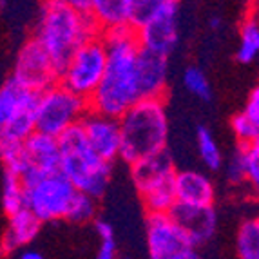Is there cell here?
<instances>
[{"mask_svg": "<svg viewBox=\"0 0 259 259\" xmlns=\"http://www.w3.org/2000/svg\"><path fill=\"white\" fill-rule=\"evenodd\" d=\"M18 257L20 259H42L44 254L38 250H35V248H31V246L27 245V246H24V248L18 250Z\"/></svg>", "mask_w": 259, "mask_h": 259, "instance_id": "obj_33", "label": "cell"}, {"mask_svg": "<svg viewBox=\"0 0 259 259\" xmlns=\"http://www.w3.org/2000/svg\"><path fill=\"white\" fill-rule=\"evenodd\" d=\"M196 145H198L199 160L207 170H220L223 167V151H221L220 143L214 138V134L208 127H199L196 131Z\"/></svg>", "mask_w": 259, "mask_h": 259, "instance_id": "obj_24", "label": "cell"}, {"mask_svg": "<svg viewBox=\"0 0 259 259\" xmlns=\"http://www.w3.org/2000/svg\"><path fill=\"white\" fill-rule=\"evenodd\" d=\"M2 4H4V0H0V6H2Z\"/></svg>", "mask_w": 259, "mask_h": 259, "instance_id": "obj_35", "label": "cell"}, {"mask_svg": "<svg viewBox=\"0 0 259 259\" xmlns=\"http://www.w3.org/2000/svg\"><path fill=\"white\" fill-rule=\"evenodd\" d=\"M26 207V190L22 178L4 172V183H2V208L6 214H13Z\"/></svg>", "mask_w": 259, "mask_h": 259, "instance_id": "obj_27", "label": "cell"}, {"mask_svg": "<svg viewBox=\"0 0 259 259\" xmlns=\"http://www.w3.org/2000/svg\"><path fill=\"white\" fill-rule=\"evenodd\" d=\"M230 129L238 143H255L259 142V120L246 116L239 111L230 118Z\"/></svg>", "mask_w": 259, "mask_h": 259, "instance_id": "obj_29", "label": "cell"}, {"mask_svg": "<svg viewBox=\"0 0 259 259\" xmlns=\"http://www.w3.org/2000/svg\"><path fill=\"white\" fill-rule=\"evenodd\" d=\"M98 199L96 196L85 194V192H80L76 190L73 201H71L69 208H67V214H65L64 221H69V223L74 225H87L95 221L98 218Z\"/></svg>", "mask_w": 259, "mask_h": 259, "instance_id": "obj_26", "label": "cell"}, {"mask_svg": "<svg viewBox=\"0 0 259 259\" xmlns=\"http://www.w3.org/2000/svg\"><path fill=\"white\" fill-rule=\"evenodd\" d=\"M58 140L60 165L58 170L74 185V189L85 194L102 198L112 178L111 161L102 160L85 142L80 123L65 129Z\"/></svg>", "mask_w": 259, "mask_h": 259, "instance_id": "obj_4", "label": "cell"}, {"mask_svg": "<svg viewBox=\"0 0 259 259\" xmlns=\"http://www.w3.org/2000/svg\"><path fill=\"white\" fill-rule=\"evenodd\" d=\"M259 56V20L257 13H248L239 26V42L236 49V60L243 65H250Z\"/></svg>", "mask_w": 259, "mask_h": 259, "instance_id": "obj_21", "label": "cell"}, {"mask_svg": "<svg viewBox=\"0 0 259 259\" xmlns=\"http://www.w3.org/2000/svg\"><path fill=\"white\" fill-rule=\"evenodd\" d=\"M36 93L18 83L15 78L0 85V138L24 142L35 133Z\"/></svg>", "mask_w": 259, "mask_h": 259, "instance_id": "obj_8", "label": "cell"}, {"mask_svg": "<svg viewBox=\"0 0 259 259\" xmlns=\"http://www.w3.org/2000/svg\"><path fill=\"white\" fill-rule=\"evenodd\" d=\"M142 205L147 214H161L170 212L176 205V194H174V176L167 182L156 183L138 192Z\"/></svg>", "mask_w": 259, "mask_h": 259, "instance_id": "obj_22", "label": "cell"}, {"mask_svg": "<svg viewBox=\"0 0 259 259\" xmlns=\"http://www.w3.org/2000/svg\"><path fill=\"white\" fill-rule=\"evenodd\" d=\"M98 33V27L89 13L71 9L55 0H44L33 36L48 49L49 55L62 67L67 56L80 44Z\"/></svg>", "mask_w": 259, "mask_h": 259, "instance_id": "obj_3", "label": "cell"}, {"mask_svg": "<svg viewBox=\"0 0 259 259\" xmlns=\"http://www.w3.org/2000/svg\"><path fill=\"white\" fill-rule=\"evenodd\" d=\"M178 225L187 232L198 248L212 241L218 230V214L214 205L210 207H189L176 203L170 210Z\"/></svg>", "mask_w": 259, "mask_h": 259, "instance_id": "obj_15", "label": "cell"}, {"mask_svg": "<svg viewBox=\"0 0 259 259\" xmlns=\"http://www.w3.org/2000/svg\"><path fill=\"white\" fill-rule=\"evenodd\" d=\"M107 46V65L98 87L89 96V109L120 118L140 100L136 85V56L140 44L134 27H120L102 33Z\"/></svg>", "mask_w": 259, "mask_h": 259, "instance_id": "obj_1", "label": "cell"}, {"mask_svg": "<svg viewBox=\"0 0 259 259\" xmlns=\"http://www.w3.org/2000/svg\"><path fill=\"white\" fill-rule=\"evenodd\" d=\"M89 111V100L76 95L62 82H55L36 93L35 125L36 131L60 136L65 129L80 123Z\"/></svg>", "mask_w": 259, "mask_h": 259, "instance_id": "obj_6", "label": "cell"}, {"mask_svg": "<svg viewBox=\"0 0 259 259\" xmlns=\"http://www.w3.org/2000/svg\"><path fill=\"white\" fill-rule=\"evenodd\" d=\"M107 65V46L102 33L87 38L62 64L58 82L76 95L89 100Z\"/></svg>", "mask_w": 259, "mask_h": 259, "instance_id": "obj_7", "label": "cell"}, {"mask_svg": "<svg viewBox=\"0 0 259 259\" xmlns=\"http://www.w3.org/2000/svg\"><path fill=\"white\" fill-rule=\"evenodd\" d=\"M133 0H91L89 15L100 33L131 26Z\"/></svg>", "mask_w": 259, "mask_h": 259, "instance_id": "obj_20", "label": "cell"}, {"mask_svg": "<svg viewBox=\"0 0 259 259\" xmlns=\"http://www.w3.org/2000/svg\"><path fill=\"white\" fill-rule=\"evenodd\" d=\"M147 254L152 259H194L198 246L178 225L170 212L147 214L145 220Z\"/></svg>", "mask_w": 259, "mask_h": 259, "instance_id": "obj_9", "label": "cell"}, {"mask_svg": "<svg viewBox=\"0 0 259 259\" xmlns=\"http://www.w3.org/2000/svg\"><path fill=\"white\" fill-rule=\"evenodd\" d=\"M24 151H26L27 158L26 176L58 170V165H60V147H58L56 136L35 131V133H31L24 140Z\"/></svg>", "mask_w": 259, "mask_h": 259, "instance_id": "obj_17", "label": "cell"}, {"mask_svg": "<svg viewBox=\"0 0 259 259\" xmlns=\"http://www.w3.org/2000/svg\"><path fill=\"white\" fill-rule=\"evenodd\" d=\"M95 230L96 236H98V257L100 259H114L118 255V243H116V236H114V229L112 225L105 220H98L95 221Z\"/></svg>", "mask_w": 259, "mask_h": 259, "instance_id": "obj_30", "label": "cell"}, {"mask_svg": "<svg viewBox=\"0 0 259 259\" xmlns=\"http://www.w3.org/2000/svg\"><path fill=\"white\" fill-rule=\"evenodd\" d=\"M174 194L176 203L189 207H210L216 203L214 180L203 170L183 168L174 172Z\"/></svg>", "mask_w": 259, "mask_h": 259, "instance_id": "obj_14", "label": "cell"}, {"mask_svg": "<svg viewBox=\"0 0 259 259\" xmlns=\"http://www.w3.org/2000/svg\"><path fill=\"white\" fill-rule=\"evenodd\" d=\"M140 48L170 56L180 42V2L168 4L134 26Z\"/></svg>", "mask_w": 259, "mask_h": 259, "instance_id": "obj_11", "label": "cell"}, {"mask_svg": "<svg viewBox=\"0 0 259 259\" xmlns=\"http://www.w3.org/2000/svg\"><path fill=\"white\" fill-rule=\"evenodd\" d=\"M170 76L168 56L140 48L136 56V85L140 98H165Z\"/></svg>", "mask_w": 259, "mask_h": 259, "instance_id": "obj_13", "label": "cell"}, {"mask_svg": "<svg viewBox=\"0 0 259 259\" xmlns=\"http://www.w3.org/2000/svg\"><path fill=\"white\" fill-rule=\"evenodd\" d=\"M58 76L60 65L35 36H29L18 48L11 78L31 91L40 93L51 83L58 82Z\"/></svg>", "mask_w": 259, "mask_h": 259, "instance_id": "obj_10", "label": "cell"}, {"mask_svg": "<svg viewBox=\"0 0 259 259\" xmlns=\"http://www.w3.org/2000/svg\"><path fill=\"white\" fill-rule=\"evenodd\" d=\"M80 127L85 136L87 145L105 161L114 163L120 160V121L118 118L109 116L104 112L89 111L80 120Z\"/></svg>", "mask_w": 259, "mask_h": 259, "instance_id": "obj_12", "label": "cell"}, {"mask_svg": "<svg viewBox=\"0 0 259 259\" xmlns=\"http://www.w3.org/2000/svg\"><path fill=\"white\" fill-rule=\"evenodd\" d=\"M236 255L239 259L259 257V220L246 218L236 232Z\"/></svg>", "mask_w": 259, "mask_h": 259, "instance_id": "obj_23", "label": "cell"}, {"mask_svg": "<svg viewBox=\"0 0 259 259\" xmlns=\"http://www.w3.org/2000/svg\"><path fill=\"white\" fill-rule=\"evenodd\" d=\"M129 167H131V178H133V183L138 192L143 189H147V187L156 185V183L167 182L176 172V167H174L167 151L134 161Z\"/></svg>", "mask_w": 259, "mask_h": 259, "instance_id": "obj_19", "label": "cell"}, {"mask_svg": "<svg viewBox=\"0 0 259 259\" xmlns=\"http://www.w3.org/2000/svg\"><path fill=\"white\" fill-rule=\"evenodd\" d=\"M120 160L127 165L167 151L168 112L163 98H140L120 118Z\"/></svg>", "mask_w": 259, "mask_h": 259, "instance_id": "obj_2", "label": "cell"}, {"mask_svg": "<svg viewBox=\"0 0 259 259\" xmlns=\"http://www.w3.org/2000/svg\"><path fill=\"white\" fill-rule=\"evenodd\" d=\"M58 4H64L71 9H76V11H82V13H89L91 9V0H55Z\"/></svg>", "mask_w": 259, "mask_h": 259, "instance_id": "obj_32", "label": "cell"}, {"mask_svg": "<svg viewBox=\"0 0 259 259\" xmlns=\"http://www.w3.org/2000/svg\"><path fill=\"white\" fill-rule=\"evenodd\" d=\"M182 82L185 91L189 95L196 96L198 100H203V102H208L212 98V85L210 80H208L207 73L203 69H199L196 65H190L183 71Z\"/></svg>", "mask_w": 259, "mask_h": 259, "instance_id": "obj_28", "label": "cell"}, {"mask_svg": "<svg viewBox=\"0 0 259 259\" xmlns=\"http://www.w3.org/2000/svg\"><path fill=\"white\" fill-rule=\"evenodd\" d=\"M225 176L232 185H259V142L238 143L229 161H223Z\"/></svg>", "mask_w": 259, "mask_h": 259, "instance_id": "obj_18", "label": "cell"}, {"mask_svg": "<svg viewBox=\"0 0 259 259\" xmlns=\"http://www.w3.org/2000/svg\"><path fill=\"white\" fill-rule=\"evenodd\" d=\"M0 161L6 174L24 178L27 174V158L24 151V142L0 138Z\"/></svg>", "mask_w": 259, "mask_h": 259, "instance_id": "obj_25", "label": "cell"}, {"mask_svg": "<svg viewBox=\"0 0 259 259\" xmlns=\"http://www.w3.org/2000/svg\"><path fill=\"white\" fill-rule=\"evenodd\" d=\"M42 221L26 207L8 214V227L0 239V254H15L24 246L31 245L42 230Z\"/></svg>", "mask_w": 259, "mask_h": 259, "instance_id": "obj_16", "label": "cell"}, {"mask_svg": "<svg viewBox=\"0 0 259 259\" xmlns=\"http://www.w3.org/2000/svg\"><path fill=\"white\" fill-rule=\"evenodd\" d=\"M180 0H133V13H131V26H138L158 9L165 8L168 4H174Z\"/></svg>", "mask_w": 259, "mask_h": 259, "instance_id": "obj_31", "label": "cell"}, {"mask_svg": "<svg viewBox=\"0 0 259 259\" xmlns=\"http://www.w3.org/2000/svg\"><path fill=\"white\" fill-rule=\"evenodd\" d=\"M221 26H223V18L221 17H212L210 18V22H208V27H210V29H214V31H218V29H221Z\"/></svg>", "mask_w": 259, "mask_h": 259, "instance_id": "obj_34", "label": "cell"}, {"mask_svg": "<svg viewBox=\"0 0 259 259\" xmlns=\"http://www.w3.org/2000/svg\"><path fill=\"white\" fill-rule=\"evenodd\" d=\"M22 182L26 190V208L44 225L65 220L76 189L60 170L29 174L22 178Z\"/></svg>", "mask_w": 259, "mask_h": 259, "instance_id": "obj_5", "label": "cell"}]
</instances>
